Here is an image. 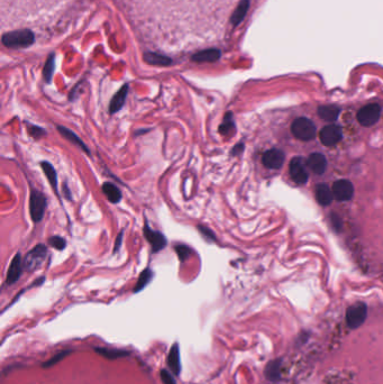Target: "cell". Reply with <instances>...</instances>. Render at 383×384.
Here are the masks:
<instances>
[{
    "mask_svg": "<svg viewBox=\"0 0 383 384\" xmlns=\"http://www.w3.org/2000/svg\"><path fill=\"white\" fill-rule=\"evenodd\" d=\"M34 34L28 29L9 32L3 36V43L8 48H26L34 42Z\"/></svg>",
    "mask_w": 383,
    "mask_h": 384,
    "instance_id": "obj_1",
    "label": "cell"
},
{
    "mask_svg": "<svg viewBox=\"0 0 383 384\" xmlns=\"http://www.w3.org/2000/svg\"><path fill=\"white\" fill-rule=\"evenodd\" d=\"M291 132L293 136L300 139V141H312L316 136V126L308 118H297L292 123Z\"/></svg>",
    "mask_w": 383,
    "mask_h": 384,
    "instance_id": "obj_2",
    "label": "cell"
},
{
    "mask_svg": "<svg viewBox=\"0 0 383 384\" xmlns=\"http://www.w3.org/2000/svg\"><path fill=\"white\" fill-rule=\"evenodd\" d=\"M48 200L46 197L37 190H32L29 197V215L34 222H40L43 219Z\"/></svg>",
    "mask_w": 383,
    "mask_h": 384,
    "instance_id": "obj_3",
    "label": "cell"
},
{
    "mask_svg": "<svg viewBox=\"0 0 383 384\" xmlns=\"http://www.w3.org/2000/svg\"><path fill=\"white\" fill-rule=\"evenodd\" d=\"M46 255H48V247L43 245V244H39L37 246L32 248V250L25 255L23 259L24 270L28 272H32L34 270L39 268L45 261Z\"/></svg>",
    "mask_w": 383,
    "mask_h": 384,
    "instance_id": "obj_4",
    "label": "cell"
},
{
    "mask_svg": "<svg viewBox=\"0 0 383 384\" xmlns=\"http://www.w3.org/2000/svg\"><path fill=\"white\" fill-rule=\"evenodd\" d=\"M143 233H144L145 238H146V241L149 243V245H151L153 253L161 252L162 250H164L165 246H167V244H168L167 238H165V236L161 232L152 229V228L149 227L147 220H145Z\"/></svg>",
    "mask_w": 383,
    "mask_h": 384,
    "instance_id": "obj_5",
    "label": "cell"
},
{
    "mask_svg": "<svg viewBox=\"0 0 383 384\" xmlns=\"http://www.w3.org/2000/svg\"><path fill=\"white\" fill-rule=\"evenodd\" d=\"M367 315V308L365 303L358 302L348 309L346 313V321L351 328H359L364 323Z\"/></svg>",
    "mask_w": 383,
    "mask_h": 384,
    "instance_id": "obj_6",
    "label": "cell"
},
{
    "mask_svg": "<svg viewBox=\"0 0 383 384\" xmlns=\"http://www.w3.org/2000/svg\"><path fill=\"white\" fill-rule=\"evenodd\" d=\"M381 115V108L376 103H371L360 109L358 112V121L362 126L369 127L374 125L379 121Z\"/></svg>",
    "mask_w": 383,
    "mask_h": 384,
    "instance_id": "obj_7",
    "label": "cell"
},
{
    "mask_svg": "<svg viewBox=\"0 0 383 384\" xmlns=\"http://www.w3.org/2000/svg\"><path fill=\"white\" fill-rule=\"evenodd\" d=\"M289 172L291 175L292 180L298 184H303L308 180V171H307V163L304 160L300 157L292 159L289 165Z\"/></svg>",
    "mask_w": 383,
    "mask_h": 384,
    "instance_id": "obj_8",
    "label": "cell"
},
{
    "mask_svg": "<svg viewBox=\"0 0 383 384\" xmlns=\"http://www.w3.org/2000/svg\"><path fill=\"white\" fill-rule=\"evenodd\" d=\"M319 136L320 141H322L325 146H334V145L340 142L343 134H341L340 127L336 125H328L325 126L320 131Z\"/></svg>",
    "mask_w": 383,
    "mask_h": 384,
    "instance_id": "obj_9",
    "label": "cell"
},
{
    "mask_svg": "<svg viewBox=\"0 0 383 384\" xmlns=\"http://www.w3.org/2000/svg\"><path fill=\"white\" fill-rule=\"evenodd\" d=\"M334 198L338 201H349L354 195V186L349 180H338L333 185Z\"/></svg>",
    "mask_w": 383,
    "mask_h": 384,
    "instance_id": "obj_10",
    "label": "cell"
},
{
    "mask_svg": "<svg viewBox=\"0 0 383 384\" xmlns=\"http://www.w3.org/2000/svg\"><path fill=\"white\" fill-rule=\"evenodd\" d=\"M283 162H284V154L280 149L272 148V149L266 150V152L263 154L262 163L265 165L267 169H272V170L280 169L283 165Z\"/></svg>",
    "mask_w": 383,
    "mask_h": 384,
    "instance_id": "obj_11",
    "label": "cell"
},
{
    "mask_svg": "<svg viewBox=\"0 0 383 384\" xmlns=\"http://www.w3.org/2000/svg\"><path fill=\"white\" fill-rule=\"evenodd\" d=\"M23 270H24L23 258H22V255H20V253H17L9 264L6 283L9 285L16 283L19 280L20 276H22Z\"/></svg>",
    "mask_w": 383,
    "mask_h": 384,
    "instance_id": "obj_12",
    "label": "cell"
},
{
    "mask_svg": "<svg viewBox=\"0 0 383 384\" xmlns=\"http://www.w3.org/2000/svg\"><path fill=\"white\" fill-rule=\"evenodd\" d=\"M307 167L315 174H323L327 169V160L320 153H313L307 160Z\"/></svg>",
    "mask_w": 383,
    "mask_h": 384,
    "instance_id": "obj_13",
    "label": "cell"
},
{
    "mask_svg": "<svg viewBox=\"0 0 383 384\" xmlns=\"http://www.w3.org/2000/svg\"><path fill=\"white\" fill-rule=\"evenodd\" d=\"M128 89H129L128 85H124L121 89L117 91L116 95L112 97V99L110 100V103H109V113L110 115H113V113L120 111L121 109L124 107V105H125L126 98L128 95Z\"/></svg>",
    "mask_w": 383,
    "mask_h": 384,
    "instance_id": "obj_14",
    "label": "cell"
},
{
    "mask_svg": "<svg viewBox=\"0 0 383 384\" xmlns=\"http://www.w3.org/2000/svg\"><path fill=\"white\" fill-rule=\"evenodd\" d=\"M315 196H316V200H317L318 204L322 205V206L330 205L333 201V198H334L333 190L325 183L318 184L317 186H316Z\"/></svg>",
    "mask_w": 383,
    "mask_h": 384,
    "instance_id": "obj_15",
    "label": "cell"
},
{
    "mask_svg": "<svg viewBox=\"0 0 383 384\" xmlns=\"http://www.w3.org/2000/svg\"><path fill=\"white\" fill-rule=\"evenodd\" d=\"M58 131L62 135V136L68 139L69 142H71L72 144L75 145V146L81 148L82 150H84L85 153L90 154V149L87 147V145L84 142H82V139L79 136H78V135L74 132H72L71 129L66 128L64 126H58Z\"/></svg>",
    "mask_w": 383,
    "mask_h": 384,
    "instance_id": "obj_16",
    "label": "cell"
},
{
    "mask_svg": "<svg viewBox=\"0 0 383 384\" xmlns=\"http://www.w3.org/2000/svg\"><path fill=\"white\" fill-rule=\"evenodd\" d=\"M41 168H42L43 172L46 176V179L49 180V182L52 186V189L54 190L55 195L60 197L59 195V182H58V174H56V171L54 169L53 165H52L50 162H48V161H43L42 163H41Z\"/></svg>",
    "mask_w": 383,
    "mask_h": 384,
    "instance_id": "obj_17",
    "label": "cell"
},
{
    "mask_svg": "<svg viewBox=\"0 0 383 384\" xmlns=\"http://www.w3.org/2000/svg\"><path fill=\"white\" fill-rule=\"evenodd\" d=\"M102 192L111 204H118L123 198L120 188L111 182H105L102 184Z\"/></svg>",
    "mask_w": 383,
    "mask_h": 384,
    "instance_id": "obj_18",
    "label": "cell"
},
{
    "mask_svg": "<svg viewBox=\"0 0 383 384\" xmlns=\"http://www.w3.org/2000/svg\"><path fill=\"white\" fill-rule=\"evenodd\" d=\"M219 58H220V51L216 49H210V50L201 51L199 52V53H196L193 56V60L195 62L203 63V62H216L217 60H219Z\"/></svg>",
    "mask_w": 383,
    "mask_h": 384,
    "instance_id": "obj_19",
    "label": "cell"
},
{
    "mask_svg": "<svg viewBox=\"0 0 383 384\" xmlns=\"http://www.w3.org/2000/svg\"><path fill=\"white\" fill-rule=\"evenodd\" d=\"M168 364L175 375L180 374V351L178 344H174L169 352Z\"/></svg>",
    "mask_w": 383,
    "mask_h": 384,
    "instance_id": "obj_20",
    "label": "cell"
},
{
    "mask_svg": "<svg viewBox=\"0 0 383 384\" xmlns=\"http://www.w3.org/2000/svg\"><path fill=\"white\" fill-rule=\"evenodd\" d=\"M318 115L326 122H335L339 116V109L335 106H322L318 108Z\"/></svg>",
    "mask_w": 383,
    "mask_h": 384,
    "instance_id": "obj_21",
    "label": "cell"
},
{
    "mask_svg": "<svg viewBox=\"0 0 383 384\" xmlns=\"http://www.w3.org/2000/svg\"><path fill=\"white\" fill-rule=\"evenodd\" d=\"M154 277V273L151 268H145L144 271H142V273L139 274V277L137 279V282L135 284V287H134V290L133 292L134 293H137L139 291H142V290L146 287V285L151 282V280L153 279Z\"/></svg>",
    "mask_w": 383,
    "mask_h": 384,
    "instance_id": "obj_22",
    "label": "cell"
},
{
    "mask_svg": "<svg viewBox=\"0 0 383 384\" xmlns=\"http://www.w3.org/2000/svg\"><path fill=\"white\" fill-rule=\"evenodd\" d=\"M218 131L222 136H228V135L235 131V123L232 112H227L224 116V121L219 125Z\"/></svg>",
    "mask_w": 383,
    "mask_h": 384,
    "instance_id": "obj_23",
    "label": "cell"
},
{
    "mask_svg": "<svg viewBox=\"0 0 383 384\" xmlns=\"http://www.w3.org/2000/svg\"><path fill=\"white\" fill-rule=\"evenodd\" d=\"M248 7H250V2H248V0H242L239 5V7L236 8L234 14H233V17H232L233 25L237 26L243 19H244L248 10Z\"/></svg>",
    "mask_w": 383,
    "mask_h": 384,
    "instance_id": "obj_24",
    "label": "cell"
},
{
    "mask_svg": "<svg viewBox=\"0 0 383 384\" xmlns=\"http://www.w3.org/2000/svg\"><path fill=\"white\" fill-rule=\"evenodd\" d=\"M174 251L182 263L187 261V259L194 254L193 248L188 245H184V244H177V245L174 246Z\"/></svg>",
    "mask_w": 383,
    "mask_h": 384,
    "instance_id": "obj_25",
    "label": "cell"
},
{
    "mask_svg": "<svg viewBox=\"0 0 383 384\" xmlns=\"http://www.w3.org/2000/svg\"><path fill=\"white\" fill-rule=\"evenodd\" d=\"M144 58L148 63L155 65H169L171 63V60L169 58H165V56L159 55L157 53H148Z\"/></svg>",
    "mask_w": 383,
    "mask_h": 384,
    "instance_id": "obj_26",
    "label": "cell"
},
{
    "mask_svg": "<svg viewBox=\"0 0 383 384\" xmlns=\"http://www.w3.org/2000/svg\"><path fill=\"white\" fill-rule=\"evenodd\" d=\"M279 364H280V362L274 361L267 365L265 374L269 380L277 381L279 378V370H280V365Z\"/></svg>",
    "mask_w": 383,
    "mask_h": 384,
    "instance_id": "obj_27",
    "label": "cell"
},
{
    "mask_svg": "<svg viewBox=\"0 0 383 384\" xmlns=\"http://www.w3.org/2000/svg\"><path fill=\"white\" fill-rule=\"evenodd\" d=\"M98 354H100L105 357H108V359H117V357L121 356H125L127 355V353L125 351H121V350H107V349H95Z\"/></svg>",
    "mask_w": 383,
    "mask_h": 384,
    "instance_id": "obj_28",
    "label": "cell"
},
{
    "mask_svg": "<svg viewBox=\"0 0 383 384\" xmlns=\"http://www.w3.org/2000/svg\"><path fill=\"white\" fill-rule=\"evenodd\" d=\"M49 245L58 251H63L66 247V241L64 237L52 236L49 238Z\"/></svg>",
    "mask_w": 383,
    "mask_h": 384,
    "instance_id": "obj_29",
    "label": "cell"
},
{
    "mask_svg": "<svg viewBox=\"0 0 383 384\" xmlns=\"http://www.w3.org/2000/svg\"><path fill=\"white\" fill-rule=\"evenodd\" d=\"M54 56L51 55L48 62H46L45 64V67H44V79L45 81L48 82V84H50L51 80H52V75H53V72H54Z\"/></svg>",
    "mask_w": 383,
    "mask_h": 384,
    "instance_id": "obj_30",
    "label": "cell"
},
{
    "mask_svg": "<svg viewBox=\"0 0 383 384\" xmlns=\"http://www.w3.org/2000/svg\"><path fill=\"white\" fill-rule=\"evenodd\" d=\"M197 229L200 232V234L205 237V240L208 242H216V235L214 234V232L210 229V228L203 226V225H198L197 226Z\"/></svg>",
    "mask_w": 383,
    "mask_h": 384,
    "instance_id": "obj_31",
    "label": "cell"
},
{
    "mask_svg": "<svg viewBox=\"0 0 383 384\" xmlns=\"http://www.w3.org/2000/svg\"><path fill=\"white\" fill-rule=\"evenodd\" d=\"M27 131H28L30 136L34 137L35 139H39L42 136H44V135H46V132L42 127L32 125V124H27Z\"/></svg>",
    "mask_w": 383,
    "mask_h": 384,
    "instance_id": "obj_32",
    "label": "cell"
},
{
    "mask_svg": "<svg viewBox=\"0 0 383 384\" xmlns=\"http://www.w3.org/2000/svg\"><path fill=\"white\" fill-rule=\"evenodd\" d=\"M161 380L163 384H177L175 382L173 375L167 370H162L161 371Z\"/></svg>",
    "mask_w": 383,
    "mask_h": 384,
    "instance_id": "obj_33",
    "label": "cell"
},
{
    "mask_svg": "<svg viewBox=\"0 0 383 384\" xmlns=\"http://www.w3.org/2000/svg\"><path fill=\"white\" fill-rule=\"evenodd\" d=\"M123 236H124V231H122L120 233V234H118V236L116 237L115 246H113V253H116L117 251H120V248L122 246V243H123Z\"/></svg>",
    "mask_w": 383,
    "mask_h": 384,
    "instance_id": "obj_34",
    "label": "cell"
},
{
    "mask_svg": "<svg viewBox=\"0 0 383 384\" xmlns=\"http://www.w3.org/2000/svg\"><path fill=\"white\" fill-rule=\"evenodd\" d=\"M69 354V352H65V353H61V354H59V355H56L55 357H53V359H52L51 361H49L48 363H46V366H50V365H53V364H55V363H58L60 360H62V357H64L65 355H68Z\"/></svg>",
    "mask_w": 383,
    "mask_h": 384,
    "instance_id": "obj_35",
    "label": "cell"
},
{
    "mask_svg": "<svg viewBox=\"0 0 383 384\" xmlns=\"http://www.w3.org/2000/svg\"><path fill=\"white\" fill-rule=\"evenodd\" d=\"M243 149H244V145H243V144H237L236 146L234 148H233L232 154H234V155L240 154Z\"/></svg>",
    "mask_w": 383,
    "mask_h": 384,
    "instance_id": "obj_36",
    "label": "cell"
},
{
    "mask_svg": "<svg viewBox=\"0 0 383 384\" xmlns=\"http://www.w3.org/2000/svg\"><path fill=\"white\" fill-rule=\"evenodd\" d=\"M63 189H64V195H65L66 198H68L69 200H72V197L70 196V191H69V189H68V186L64 185V186H63Z\"/></svg>",
    "mask_w": 383,
    "mask_h": 384,
    "instance_id": "obj_37",
    "label": "cell"
},
{
    "mask_svg": "<svg viewBox=\"0 0 383 384\" xmlns=\"http://www.w3.org/2000/svg\"><path fill=\"white\" fill-rule=\"evenodd\" d=\"M149 131H151V129H147V131H141V132H136V136H138V135H141V134H145V133H147V132H149Z\"/></svg>",
    "mask_w": 383,
    "mask_h": 384,
    "instance_id": "obj_38",
    "label": "cell"
}]
</instances>
